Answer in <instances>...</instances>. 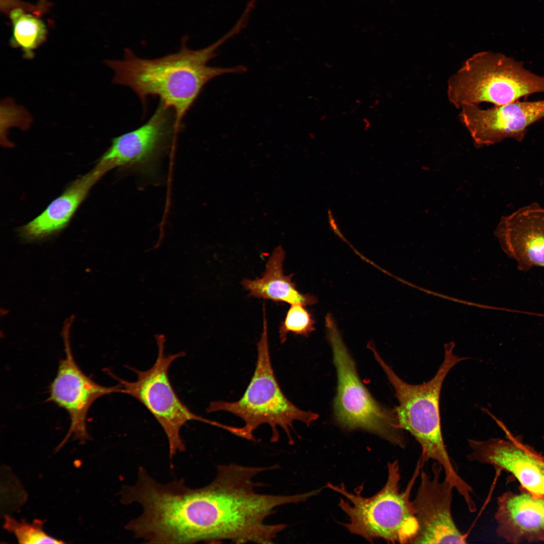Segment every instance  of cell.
Wrapping results in <instances>:
<instances>
[{"label": "cell", "instance_id": "6", "mask_svg": "<svg viewBox=\"0 0 544 544\" xmlns=\"http://www.w3.org/2000/svg\"><path fill=\"white\" fill-rule=\"evenodd\" d=\"M325 326L337 374L336 393L333 401L335 421L344 429L366 430L404 447L402 430L398 427L393 410L382 406L364 385L355 362L329 314L325 318Z\"/></svg>", "mask_w": 544, "mask_h": 544}, {"label": "cell", "instance_id": "2", "mask_svg": "<svg viewBox=\"0 0 544 544\" xmlns=\"http://www.w3.org/2000/svg\"><path fill=\"white\" fill-rule=\"evenodd\" d=\"M367 347L382 368L393 387L398 404L393 411L398 427L409 432L420 444L423 462L430 460L440 464L444 479L462 496L471 487L454 468L442 437L440 412V396L443 381L450 370L457 363L467 359L454 355V344L444 346V359L434 376L421 384H410L402 380L387 364L372 343Z\"/></svg>", "mask_w": 544, "mask_h": 544}, {"label": "cell", "instance_id": "19", "mask_svg": "<svg viewBox=\"0 0 544 544\" xmlns=\"http://www.w3.org/2000/svg\"><path fill=\"white\" fill-rule=\"evenodd\" d=\"M315 321L310 313L301 304H291L285 319L279 327V337L282 344L285 342L289 332L307 336L315 330Z\"/></svg>", "mask_w": 544, "mask_h": 544}, {"label": "cell", "instance_id": "20", "mask_svg": "<svg viewBox=\"0 0 544 544\" xmlns=\"http://www.w3.org/2000/svg\"><path fill=\"white\" fill-rule=\"evenodd\" d=\"M327 217L328 220V223L330 228V229L334 232V233L338 236L343 241L347 243L350 245V244L345 237L343 234L341 232L338 225L337 224L335 219L333 217L332 213L330 209L327 211Z\"/></svg>", "mask_w": 544, "mask_h": 544}, {"label": "cell", "instance_id": "9", "mask_svg": "<svg viewBox=\"0 0 544 544\" xmlns=\"http://www.w3.org/2000/svg\"><path fill=\"white\" fill-rule=\"evenodd\" d=\"M175 139L174 113L160 101L147 122L112 139L96 166L104 175L119 167L150 170Z\"/></svg>", "mask_w": 544, "mask_h": 544}, {"label": "cell", "instance_id": "15", "mask_svg": "<svg viewBox=\"0 0 544 544\" xmlns=\"http://www.w3.org/2000/svg\"><path fill=\"white\" fill-rule=\"evenodd\" d=\"M104 175L96 166L76 179L38 216L20 228L25 242L44 240L62 230L68 224L91 187Z\"/></svg>", "mask_w": 544, "mask_h": 544}, {"label": "cell", "instance_id": "1", "mask_svg": "<svg viewBox=\"0 0 544 544\" xmlns=\"http://www.w3.org/2000/svg\"><path fill=\"white\" fill-rule=\"evenodd\" d=\"M241 30L236 24L216 42L198 50L188 48L185 37L177 52L155 59L140 58L125 48L122 59L105 63L114 71L113 82L131 89L143 105L148 97L157 96L173 111L176 137L183 117L209 81L221 75L246 71L243 65L225 68L207 64L217 48Z\"/></svg>", "mask_w": 544, "mask_h": 544}, {"label": "cell", "instance_id": "14", "mask_svg": "<svg viewBox=\"0 0 544 544\" xmlns=\"http://www.w3.org/2000/svg\"><path fill=\"white\" fill-rule=\"evenodd\" d=\"M520 491L506 492L498 498L497 534L513 543L543 541L544 498L521 487Z\"/></svg>", "mask_w": 544, "mask_h": 544}, {"label": "cell", "instance_id": "17", "mask_svg": "<svg viewBox=\"0 0 544 544\" xmlns=\"http://www.w3.org/2000/svg\"><path fill=\"white\" fill-rule=\"evenodd\" d=\"M1 9L7 14L12 23L10 44L21 48L25 57H32L34 50L45 40L47 33L46 25L40 19L36 7L19 0H1Z\"/></svg>", "mask_w": 544, "mask_h": 544}, {"label": "cell", "instance_id": "10", "mask_svg": "<svg viewBox=\"0 0 544 544\" xmlns=\"http://www.w3.org/2000/svg\"><path fill=\"white\" fill-rule=\"evenodd\" d=\"M443 470L434 461L432 473L421 468L420 483L413 501L418 529L412 543H466L451 512L452 485L441 479Z\"/></svg>", "mask_w": 544, "mask_h": 544}, {"label": "cell", "instance_id": "12", "mask_svg": "<svg viewBox=\"0 0 544 544\" xmlns=\"http://www.w3.org/2000/svg\"><path fill=\"white\" fill-rule=\"evenodd\" d=\"M492 416L506 431L508 438L468 439L470 452L467 459L509 472L518 480L521 487L544 498V455L514 437L502 422Z\"/></svg>", "mask_w": 544, "mask_h": 544}, {"label": "cell", "instance_id": "16", "mask_svg": "<svg viewBox=\"0 0 544 544\" xmlns=\"http://www.w3.org/2000/svg\"><path fill=\"white\" fill-rule=\"evenodd\" d=\"M285 258L283 248L280 246L277 247L266 262L261 278L242 280L241 284L249 292L248 296L275 302L299 303L305 306L316 304L317 299L314 295L302 294L297 289L292 281L294 274H284L283 267Z\"/></svg>", "mask_w": 544, "mask_h": 544}, {"label": "cell", "instance_id": "13", "mask_svg": "<svg viewBox=\"0 0 544 544\" xmlns=\"http://www.w3.org/2000/svg\"><path fill=\"white\" fill-rule=\"evenodd\" d=\"M496 235L519 269L544 267V208L536 202L502 218Z\"/></svg>", "mask_w": 544, "mask_h": 544}, {"label": "cell", "instance_id": "11", "mask_svg": "<svg viewBox=\"0 0 544 544\" xmlns=\"http://www.w3.org/2000/svg\"><path fill=\"white\" fill-rule=\"evenodd\" d=\"M459 117L474 142L490 145L506 139L522 141L527 129L544 118V100L519 101L483 109L465 105Z\"/></svg>", "mask_w": 544, "mask_h": 544}, {"label": "cell", "instance_id": "4", "mask_svg": "<svg viewBox=\"0 0 544 544\" xmlns=\"http://www.w3.org/2000/svg\"><path fill=\"white\" fill-rule=\"evenodd\" d=\"M257 349L255 369L242 397L233 402H211L206 412L225 411L240 418L244 422L243 428L249 440H255L253 432L258 426L267 424L272 430L271 441L277 442L279 438L277 427H280L287 434L289 443L292 444L293 422L298 421L309 426L318 418L319 415L301 410L281 390L271 363L265 308H263L262 331Z\"/></svg>", "mask_w": 544, "mask_h": 544}, {"label": "cell", "instance_id": "7", "mask_svg": "<svg viewBox=\"0 0 544 544\" xmlns=\"http://www.w3.org/2000/svg\"><path fill=\"white\" fill-rule=\"evenodd\" d=\"M158 353L153 365L142 371L127 366L137 376L135 381L124 380L110 373L122 388V393L133 397L142 403L155 417L167 438L169 457L185 450L181 437V428L187 422L196 421L231 432L233 427L210 420L192 412L177 395L169 378L168 370L172 363L185 355L183 352L172 354L165 352L164 335L156 336Z\"/></svg>", "mask_w": 544, "mask_h": 544}, {"label": "cell", "instance_id": "5", "mask_svg": "<svg viewBox=\"0 0 544 544\" xmlns=\"http://www.w3.org/2000/svg\"><path fill=\"white\" fill-rule=\"evenodd\" d=\"M544 92V77L523 64L499 53L482 52L466 60L448 79L450 103L460 109L483 102L500 106Z\"/></svg>", "mask_w": 544, "mask_h": 544}, {"label": "cell", "instance_id": "8", "mask_svg": "<svg viewBox=\"0 0 544 544\" xmlns=\"http://www.w3.org/2000/svg\"><path fill=\"white\" fill-rule=\"evenodd\" d=\"M74 319L72 315L64 323L61 334L65 346V357L61 359L55 377L49 387L51 401L69 414L71 425L66 436L56 447L58 451L71 437L81 443L89 438L86 417L89 408L98 398L114 393H122L120 384L110 387L94 382L80 369L71 351L70 331Z\"/></svg>", "mask_w": 544, "mask_h": 544}, {"label": "cell", "instance_id": "18", "mask_svg": "<svg viewBox=\"0 0 544 544\" xmlns=\"http://www.w3.org/2000/svg\"><path fill=\"white\" fill-rule=\"evenodd\" d=\"M3 527L12 533L20 543H62V540L48 535L43 529V522L35 520L29 523L25 520L18 521L9 515L5 516Z\"/></svg>", "mask_w": 544, "mask_h": 544}, {"label": "cell", "instance_id": "3", "mask_svg": "<svg viewBox=\"0 0 544 544\" xmlns=\"http://www.w3.org/2000/svg\"><path fill=\"white\" fill-rule=\"evenodd\" d=\"M424 463L420 457L412 478L402 491L397 460L388 463L386 484L371 497L362 495L363 486L350 492L343 484H327L328 488L346 499H341L338 506L347 516V522L343 524L347 530L370 542L383 539L392 543H412L418 524L411 494Z\"/></svg>", "mask_w": 544, "mask_h": 544}, {"label": "cell", "instance_id": "21", "mask_svg": "<svg viewBox=\"0 0 544 544\" xmlns=\"http://www.w3.org/2000/svg\"><path fill=\"white\" fill-rule=\"evenodd\" d=\"M37 7L40 10L46 11L48 7L47 0H38Z\"/></svg>", "mask_w": 544, "mask_h": 544}]
</instances>
